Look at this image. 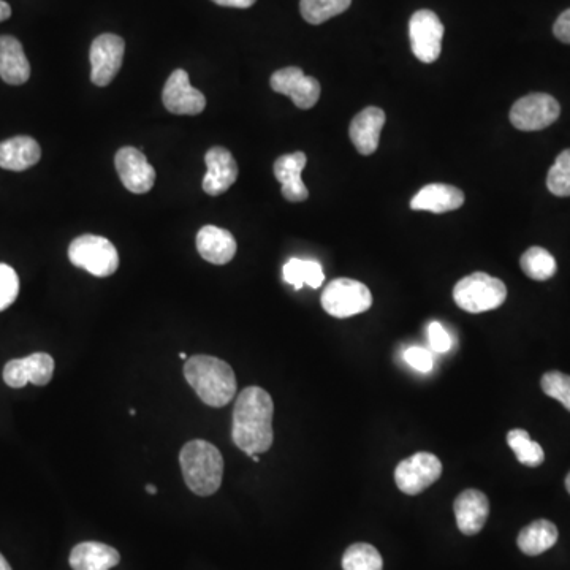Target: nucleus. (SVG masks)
Here are the masks:
<instances>
[{
  "label": "nucleus",
  "mask_w": 570,
  "mask_h": 570,
  "mask_svg": "<svg viewBox=\"0 0 570 570\" xmlns=\"http://www.w3.org/2000/svg\"><path fill=\"white\" fill-rule=\"evenodd\" d=\"M350 4L352 0H301L300 12L304 21L319 26L328 19L346 12Z\"/></svg>",
  "instance_id": "cd10ccee"
},
{
  "label": "nucleus",
  "mask_w": 570,
  "mask_h": 570,
  "mask_svg": "<svg viewBox=\"0 0 570 570\" xmlns=\"http://www.w3.org/2000/svg\"><path fill=\"white\" fill-rule=\"evenodd\" d=\"M507 444L517 456V460L528 468H537L544 463V449L536 441H532L528 431L520 430V428L509 431Z\"/></svg>",
  "instance_id": "bb28decb"
},
{
  "label": "nucleus",
  "mask_w": 570,
  "mask_h": 570,
  "mask_svg": "<svg viewBox=\"0 0 570 570\" xmlns=\"http://www.w3.org/2000/svg\"><path fill=\"white\" fill-rule=\"evenodd\" d=\"M404 360H406L407 365L412 366L415 371H420V373H430L433 369V357L423 347H409L404 352Z\"/></svg>",
  "instance_id": "473e14b6"
},
{
  "label": "nucleus",
  "mask_w": 570,
  "mask_h": 570,
  "mask_svg": "<svg viewBox=\"0 0 570 570\" xmlns=\"http://www.w3.org/2000/svg\"><path fill=\"white\" fill-rule=\"evenodd\" d=\"M205 162L208 171L203 178V190L213 197L225 194L238 179V164L232 152L216 146L206 152Z\"/></svg>",
  "instance_id": "2eb2a0df"
},
{
  "label": "nucleus",
  "mask_w": 570,
  "mask_h": 570,
  "mask_svg": "<svg viewBox=\"0 0 570 570\" xmlns=\"http://www.w3.org/2000/svg\"><path fill=\"white\" fill-rule=\"evenodd\" d=\"M540 385L545 395L555 398L570 412V376L559 371H550L544 374Z\"/></svg>",
  "instance_id": "7c9ffc66"
},
{
  "label": "nucleus",
  "mask_w": 570,
  "mask_h": 570,
  "mask_svg": "<svg viewBox=\"0 0 570 570\" xmlns=\"http://www.w3.org/2000/svg\"><path fill=\"white\" fill-rule=\"evenodd\" d=\"M561 114L558 100L548 94H529L517 100L510 110V122L523 132L547 129Z\"/></svg>",
  "instance_id": "6e6552de"
},
{
  "label": "nucleus",
  "mask_w": 570,
  "mask_h": 570,
  "mask_svg": "<svg viewBox=\"0 0 570 570\" xmlns=\"http://www.w3.org/2000/svg\"><path fill=\"white\" fill-rule=\"evenodd\" d=\"M0 570H12L10 564H8L7 559L4 558V555L0 553Z\"/></svg>",
  "instance_id": "4c0bfd02"
},
{
  "label": "nucleus",
  "mask_w": 570,
  "mask_h": 570,
  "mask_svg": "<svg viewBox=\"0 0 570 570\" xmlns=\"http://www.w3.org/2000/svg\"><path fill=\"white\" fill-rule=\"evenodd\" d=\"M456 525L464 536H475L482 531L490 515V501L479 490H464L453 504Z\"/></svg>",
  "instance_id": "dca6fc26"
},
{
  "label": "nucleus",
  "mask_w": 570,
  "mask_h": 570,
  "mask_svg": "<svg viewBox=\"0 0 570 570\" xmlns=\"http://www.w3.org/2000/svg\"><path fill=\"white\" fill-rule=\"evenodd\" d=\"M428 339H430L431 350L436 354H447L452 349V338L439 322L430 323Z\"/></svg>",
  "instance_id": "72a5a7b5"
},
{
  "label": "nucleus",
  "mask_w": 570,
  "mask_h": 570,
  "mask_svg": "<svg viewBox=\"0 0 570 570\" xmlns=\"http://www.w3.org/2000/svg\"><path fill=\"white\" fill-rule=\"evenodd\" d=\"M121 555L110 545L102 542H83L70 553L73 570H111L118 566Z\"/></svg>",
  "instance_id": "5701e85b"
},
{
  "label": "nucleus",
  "mask_w": 570,
  "mask_h": 570,
  "mask_svg": "<svg viewBox=\"0 0 570 570\" xmlns=\"http://www.w3.org/2000/svg\"><path fill=\"white\" fill-rule=\"evenodd\" d=\"M236 240L224 228L205 225L197 235V251L206 262L227 265L236 254Z\"/></svg>",
  "instance_id": "6ab92c4d"
},
{
  "label": "nucleus",
  "mask_w": 570,
  "mask_h": 570,
  "mask_svg": "<svg viewBox=\"0 0 570 570\" xmlns=\"http://www.w3.org/2000/svg\"><path fill=\"white\" fill-rule=\"evenodd\" d=\"M179 464L187 488L197 496L216 493L224 479V456L202 439L187 442L179 453Z\"/></svg>",
  "instance_id": "7ed1b4c3"
},
{
  "label": "nucleus",
  "mask_w": 570,
  "mask_h": 570,
  "mask_svg": "<svg viewBox=\"0 0 570 570\" xmlns=\"http://www.w3.org/2000/svg\"><path fill=\"white\" fill-rule=\"evenodd\" d=\"M251 458H252V461H254V463H260L259 453H255V455H252Z\"/></svg>",
  "instance_id": "ea45409f"
},
{
  "label": "nucleus",
  "mask_w": 570,
  "mask_h": 570,
  "mask_svg": "<svg viewBox=\"0 0 570 570\" xmlns=\"http://www.w3.org/2000/svg\"><path fill=\"white\" fill-rule=\"evenodd\" d=\"M521 270L534 281H547L555 276L558 265L556 260L544 247H529L520 259Z\"/></svg>",
  "instance_id": "a878e982"
},
{
  "label": "nucleus",
  "mask_w": 570,
  "mask_h": 570,
  "mask_svg": "<svg viewBox=\"0 0 570 570\" xmlns=\"http://www.w3.org/2000/svg\"><path fill=\"white\" fill-rule=\"evenodd\" d=\"M553 32H555V37L558 38V40H561L563 43H569L570 45V8L566 10V12L561 13V16L556 19Z\"/></svg>",
  "instance_id": "f704fd0d"
},
{
  "label": "nucleus",
  "mask_w": 570,
  "mask_h": 570,
  "mask_svg": "<svg viewBox=\"0 0 570 570\" xmlns=\"http://www.w3.org/2000/svg\"><path fill=\"white\" fill-rule=\"evenodd\" d=\"M146 491H148L149 494H157V488L154 487L152 483H148V485H146Z\"/></svg>",
  "instance_id": "58836bf2"
},
{
  "label": "nucleus",
  "mask_w": 570,
  "mask_h": 570,
  "mask_svg": "<svg viewBox=\"0 0 570 570\" xmlns=\"http://www.w3.org/2000/svg\"><path fill=\"white\" fill-rule=\"evenodd\" d=\"M114 165L122 184L133 194H146L156 183V170L141 149L132 146L119 149L114 157Z\"/></svg>",
  "instance_id": "9b49d317"
},
{
  "label": "nucleus",
  "mask_w": 570,
  "mask_h": 570,
  "mask_svg": "<svg viewBox=\"0 0 570 570\" xmlns=\"http://www.w3.org/2000/svg\"><path fill=\"white\" fill-rule=\"evenodd\" d=\"M184 377L206 406H227L236 392L235 371L227 361L211 355H194L187 358Z\"/></svg>",
  "instance_id": "f03ea898"
},
{
  "label": "nucleus",
  "mask_w": 570,
  "mask_h": 570,
  "mask_svg": "<svg viewBox=\"0 0 570 570\" xmlns=\"http://www.w3.org/2000/svg\"><path fill=\"white\" fill-rule=\"evenodd\" d=\"M547 187L556 197H570V149L556 157L555 164L548 171Z\"/></svg>",
  "instance_id": "c756f323"
},
{
  "label": "nucleus",
  "mask_w": 570,
  "mask_h": 570,
  "mask_svg": "<svg viewBox=\"0 0 570 570\" xmlns=\"http://www.w3.org/2000/svg\"><path fill=\"white\" fill-rule=\"evenodd\" d=\"M344 570H382L384 559L376 547L369 544H354L342 556Z\"/></svg>",
  "instance_id": "c85d7f7f"
},
{
  "label": "nucleus",
  "mask_w": 570,
  "mask_h": 570,
  "mask_svg": "<svg viewBox=\"0 0 570 570\" xmlns=\"http://www.w3.org/2000/svg\"><path fill=\"white\" fill-rule=\"evenodd\" d=\"M464 194L458 187L449 184H428L418 190L411 200L414 211H430L434 214L449 213L461 208Z\"/></svg>",
  "instance_id": "aec40b11"
},
{
  "label": "nucleus",
  "mask_w": 570,
  "mask_h": 570,
  "mask_svg": "<svg viewBox=\"0 0 570 570\" xmlns=\"http://www.w3.org/2000/svg\"><path fill=\"white\" fill-rule=\"evenodd\" d=\"M558 537V528L551 521L537 520L521 529L517 544L525 555L539 556L550 550L558 542Z\"/></svg>",
  "instance_id": "b1692460"
},
{
  "label": "nucleus",
  "mask_w": 570,
  "mask_h": 570,
  "mask_svg": "<svg viewBox=\"0 0 570 570\" xmlns=\"http://www.w3.org/2000/svg\"><path fill=\"white\" fill-rule=\"evenodd\" d=\"M373 304L371 290L355 279L339 278L331 281L322 293V308L336 319H347L368 311Z\"/></svg>",
  "instance_id": "423d86ee"
},
{
  "label": "nucleus",
  "mask_w": 570,
  "mask_h": 570,
  "mask_svg": "<svg viewBox=\"0 0 570 570\" xmlns=\"http://www.w3.org/2000/svg\"><path fill=\"white\" fill-rule=\"evenodd\" d=\"M566 488H567V491H569V494H570V472H569V474H567V477H566Z\"/></svg>",
  "instance_id": "a19ab883"
},
{
  "label": "nucleus",
  "mask_w": 570,
  "mask_h": 570,
  "mask_svg": "<svg viewBox=\"0 0 570 570\" xmlns=\"http://www.w3.org/2000/svg\"><path fill=\"white\" fill-rule=\"evenodd\" d=\"M126 43L119 35L102 34L91 45V81L95 86H108L122 67Z\"/></svg>",
  "instance_id": "9d476101"
},
{
  "label": "nucleus",
  "mask_w": 570,
  "mask_h": 570,
  "mask_svg": "<svg viewBox=\"0 0 570 570\" xmlns=\"http://www.w3.org/2000/svg\"><path fill=\"white\" fill-rule=\"evenodd\" d=\"M308 157L301 151L285 154L274 162V176L282 186V195L287 202L300 203L308 200L309 192L304 186L301 173Z\"/></svg>",
  "instance_id": "f3484780"
},
{
  "label": "nucleus",
  "mask_w": 570,
  "mask_h": 570,
  "mask_svg": "<svg viewBox=\"0 0 570 570\" xmlns=\"http://www.w3.org/2000/svg\"><path fill=\"white\" fill-rule=\"evenodd\" d=\"M214 4L221 5V7L232 8H249L257 2V0H213Z\"/></svg>",
  "instance_id": "c9c22d12"
},
{
  "label": "nucleus",
  "mask_w": 570,
  "mask_h": 570,
  "mask_svg": "<svg viewBox=\"0 0 570 570\" xmlns=\"http://www.w3.org/2000/svg\"><path fill=\"white\" fill-rule=\"evenodd\" d=\"M31 76V64L24 54L23 45L12 35L0 37V78L7 84L19 86Z\"/></svg>",
  "instance_id": "412c9836"
},
{
  "label": "nucleus",
  "mask_w": 570,
  "mask_h": 570,
  "mask_svg": "<svg viewBox=\"0 0 570 570\" xmlns=\"http://www.w3.org/2000/svg\"><path fill=\"white\" fill-rule=\"evenodd\" d=\"M53 374V357L50 354H43V352L8 361L4 368L5 384L12 388L26 387L29 382L38 385V387H43V385L50 384Z\"/></svg>",
  "instance_id": "ddd939ff"
},
{
  "label": "nucleus",
  "mask_w": 570,
  "mask_h": 570,
  "mask_svg": "<svg viewBox=\"0 0 570 570\" xmlns=\"http://www.w3.org/2000/svg\"><path fill=\"white\" fill-rule=\"evenodd\" d=\"M271 89L287 95L301 110H309L320 99V83L312 76L304 75L298 67H285L271 76Z\"/></svg>",
  "instance_id": "f8f14e48"
},
{
  "label": "nucleus",
  "mask_w": 570,
  "mask_h": 570,
  "mask_svg": "<svg viewBox=\"0 0 570 570\" xmlns=\"http://www.w3.org/2000/svg\"><path fill=\"white\" fill-rule=\"evenodd\" d=\"M506 298V284L487 273L469 274L453 289L456 306L471 314L498 309Z\"/></svg>",
  "instance_id": "20e7f679"
},
{
  "label": "nucleus",
  "mask_w": 570,
  "mask_h": 570,
  "mask_svg": "<svg viewBox=\"0 0 570 570\" xmlns=\"http://www.w3.org/2000/svg\"><path fill=\"white\" fill-rule=\"evenodd\" d=\"M165 108L170 113L181 116H195L202 113L206 107L205 95L195 89L189 81L186 70L178 69L171 73L164 92H162Z\"/></svg>",
  "instance_id": "4468645a"
},
{
  "label": "nucleus",
  "mask_w": 570,
  "mask_h": 570,
  "mask_svg": "<svg viewBox=\"0 0 570 570\" xmlns=\"http://www.w3.org/2000/svg\"><path fill=\"white\" fill-rule=\"evenodd\" d=\"M282 274L284 281L295 290L303 289V285L319 289L325 281L322 265L314 260L290 259L282 268Z\"/></svg>",
  "instance_id": "393cba45"
},
{
  "label": "nucleus",
  "mask_w": 570,
  "mask_h": 570,
  "mask_svg": "<svg viewBox=\"0 0 570 570\" xmlns=\"http://www.w3.org/2000/svg\"><path fill=\"white\" fill-rule=\"evenodd\" d=\"M409 38L418 61L433 64L441 56L444 24L431 10H418L409 21Z\"/></svg>",
  "instance_id": "0eeeda50"
},
{
  "label": "nucleus",
  "mask_w": 570,
  "mask_h": 570,
  "mask_svg": "<svg viewBox=\"0 0 570 570\" xmlns=\"http://www.w3.org/2000/svg\"><path fill=\"white\" fill-rule=\"evenodd\" d=\"M385 124V113L376 107H368L350 122V140L363 156H371L379 146L380 132Z\"/></svg>",
  "instance_id": "a211bd4d"
},
{
  "label": "nucleus",
  "mask_w": 570,
  "mask_h": 570,
  "mask_svg": "<svg viewBox=\"0 0 570 570\" xmlns=\"http://www.w3.org/2000/svg\"><path fill=\"white\" fill-rule=\"evenodd\" d=\"M42 157V149L31 137H13L0 143V168L24 171L34 167Z\"/></svg>",
  "instance_id": "4be33fe9"
},
{
  "label": "nucleus",
  "mask_w": 570,
  "mask_h": 570,
  "mask_svg": "<svg viewBox=\"0 0 570 570\" xmlns=\"http://www.w3.org/2000/svg\"><path fill=\"white\" fill-rule=\"evenodd\" d=\"M19 278L12 266L0 263V312L10 308L18 298Z\"/></svg>",
  "instance_id": "2f4dec72"
},
{
  "label": "nucleus",
  "mask_w": 570,
  "mask_h": 570,
  "mask_svg": "<svg viewBox=\"0 0 570 570\" xmlns=\"http://www.w3.org/2000/svg\"><path fill=\"white\" fill-rule=\"evenodd\" d=\"M179 358H181V360L186 361V360H187V354H186V352H181V354H179Z\"/></svg>",
  "instance_id": "79ce46f5"
},
{
  "label": "nucleus",
  "mask_w": 570,
  "mask_h": 570,
  "mask_svg": "<svg viewBox=\"0 0 570 570\" xmlns=\"http://www.w3.org/2000/svg\"><path fill=\"white\" fill-rule=\"evenodd\" d=\"M441 474V460L433 453L420 452L396 466L395 482L403 493L415 496L430 488Z\"/></svg>",
  "instance_id": "1a4fd4ad"
},
{
  "label": "nucleus",
  "mask_w": 570,
  "mask_h": 570,
  "mask_svg": "<svg viewBox=\"0 0 570 570\" xmlns=\"http://www.w3.org/2000/svg\"><path fill=\"white\" fill-rule=\"evenodd\" d=\"M10 16H12V7H10L7 2H4V0H0V23L10 18Z\"/></svg>",
  "instance_id": "e433bc0d"
},
{
  "label": "nucleus",
  "mask_w": 570,
  "mask_h": 570,
  "mask_svg": "<svg viewBox=\"0 0 570 570\" xmlns=\"http://www.w3.org/2000/svg\"><path fill=\"white\" fill-rule=\"evenodd\" d=\"M69 259L72 265L86 270L97 278H107L116 273L119 255L113 243L97 235H81L72 241L69 247Z\"/></svg>",
  "instance_id": "39448f33"
},
{
  "label": "nucleus",
  "mask_w": 570,
  "mask_h": 570,
  "mask_svg": "<svg viewBox=\"0 0 570 570\" xmlns=\"http://www.w3.org/2000/svg\"><path fill=\"white\" fill-rule=\"evenodd\" d=\"M273 415L270 393L260 387L244 388L233 409V444L247 456L268 452L274 441Z\"/></svg>",
  "instance_id": "f257e3e1"
}]
</instances>
